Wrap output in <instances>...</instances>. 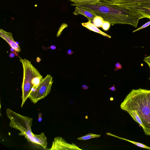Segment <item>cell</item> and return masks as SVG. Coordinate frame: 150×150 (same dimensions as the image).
Wrapping results in <instances>:
<instances>
[{
  "label": "cell",
  "instance_id": "d6986e66",
  "mask_svg": "<svg viewBox=\"0 0 150 150\" xmlns=\"http://www.w3.org/2000/svg\"><path fill=\"white\" fill-rule=\"evenodd\" d=\"M110 23L109 22L104 21L102 26V28L105 30H108L110 26Z\"/></svg>",
  "mask_w": 150,
  "mask_h": 150
},
{
  "label": "cell",
  "instance_id": "8992f818",
  "mask_svg": "<svg viewBox=\"0 0 150 150\" xmlns=\"http://www.w3.org/2000/svg\"><path fill=\"white\" fill-rule=\"evenodd\" d=\"M120 6L132 10L135 13L141 15L143 18L150 19V3H135Z\"/></svg>",
  "mask_w": 150,
  "mask_h": 150
},
{
  "label": "cell",
  "instance_id": "ffe728a7",
  "mask_svg": "<svg viewBox=\"0 0 150 150\" xmlns=\"http://www.w3.org/2000/svg\"><path fill=\"white\" fill-rule=\"evenodd\" d=\"M150 25V21H148V22L145 23V24H144L142 26L139 28L133 31L132 32L134 33L137 31L141 29H142L143 28H145L147 27V26H149Z\"/></svg>",
  "mask_w": 150,
  "mask_h": 150
},
{
  "label": "cell",
  "instance_id": "484cf974",
  "mask_svg": "<svg viewBox=\"0 0 150 150\" xmlns=\"http://www.w3.org/2000/svg\"><path fill=\"white\" fill-rule=\"evenodd\" d=\"M81 88L84 90H86L88 88V86L86 85L82 84L81 85Z\"/></svg>",
  "mask_w": 150,
  "mask_h": 150
},
{
  "label": "cell",
  "instance_id": "4dcf8cb0",
  "mask_svg": "<svg viewBox=\"0 0 150 150\" xmlns=\"http://www.w3.org/2000/svg\"><path fill=\"white\" fill-rule=\"evenodd\" d=\"M16 42L18 45L19 43L18 42L16 41Z\"/></svg>",
  "mask_w": 150,
  "mask_h": 150
},
{
  "label": "cell",
  "instance_id": "2e32d148",
  "mask_svg": "<svg viewBox=\"0 0 150 150\" xmlns=\"http://www.w3.org/2000/svg\"><path fill=\"white\" fill-rule=\"evenodd\" d=\"M117 137L120 138V139H124L126 141H127L131 143H132L134 144L135 145H136L137 146L139 147L140 148H143L150 150V147L149 146H148L145 144H142V143H139V142H135L132 141H131V140H128V139H125V138H120V137Z\"/></svg>",
  "mask_w": 150,
  "mask_h": 150
},
{
  "label": "cell",
  "instance_id": "7402d4cb",
  "mask_svg": "<svg viewBox=\"0 0 150 150\" xmlns=\"http://www.w3.org/2000/svg\"><path fill=\"white\" fill-rule=\"evenodd\" d=\"M144 60L148 64L150 69V55L148 57H144Z\"/></svg>",
  "mask_w": 150,
  "mask_h": 150
},
{
  "label": "cell",
  "instance_id": "f546056e",
  "mask_svg": "<svg viewBox=\"0 0 150 150\" xmlns=\"http://www.w3.org/2000/svg\"><path fill=\"white\" fill-rule=\"evenodd\" d=\"M41 61V59L39 57H38L36 59V61L38 62H39Z\"/></svg>",
  "mask_w": 150,
  "mask_h": 150
},
{
  "label": "cell",
  "instance_id": "ba28073f",
  "mask_svg": "<svg viewBox=\"0 0 150 150\" xmlns=\"http://www.w3.org/2000/svg\"><path fill=\"white\" fill-rule=\"evenodd\" d=\"M71 5L76 6L75 11L73 13L76 15L81 14L86 17L88 21L91 22L97 15L93 11L85 7L81 6L79 5L71 4Z\"/></svg>",
  "mask_w": 150,
  "mask_h": 150
},
{
  "label": "cell",
  "instance_id": "603a6c76",
  "mask_svg": "<svg viewBox=\"0 0 150 150\" xmlns=\"http://www.w3.org/2000/svg\"><path fill=\"white\" fill-rule=\"evenodd\" d=\"M42 120V113L40 112L38 114V120L39 122H41Z\"/></svg>",
  "mask_w": 150,
  "mask_h": 150
},
{
  "label": "cell",
  "instance_id": "1f68e13d",
  "mask_svg": "<svg viewBox=\"0 0 150 150\" xmlns=\"http://www.w3.org/2000/svg\"><path fill=\"white\" fill-rule=\"evenodd\" d=\"M149 80H150V77L149 78Z\"/></svg>",
  "mask_w": 150,
  "mask_h": 150
},
{
  "label": "cell",
  "instance_id": "f1b7e54d",
  "mask_svg": "<svg viewBox=\"0 0 150 150\" xmlns=\"http://www.w3.org/2000/svg\"><path fill=\"white\" fill-rule=\"evenodd\" d=\"M50 48L52 50H54L56 49V47L54 45H52L50 46Z\"/></svg>",
  "mask_w": 150,
  "mask_h": 150
},
{
  "label": "cell",
  "instance_id": "9c48e42d",
  "mask_svg": "<svg viewBox=\"0 0 150 150\" xmlns=\"http://www.w3.org/2000/svg\"><path fill=\"white\" fill-rule=\"evenodd\" d=\"M0 36L5 40L11 47L14 49L18 53L21 51L20 46L18 45L13 40L12 34L1 29L0 30Z\"/></svg>",
  "mask_w": 150,
  "mask_h": 150
},
{
  "label": "cell",
  "instance_id": "30bf717a",
  "mask_svg": "<svg viewBox=\"0 0 150 150\" xmlns=\"http://www.w3.org/2000/svg\"><path fill=\"white\" fill-rule=\"evenodd\" d=\"M25 138L28 142L39 145L44 149H45L47 147V138L43 132L39 134H34V136L32 137H26Z\"/></svg>",
  "mask_w": 150,
  "mask_h": 150
},
{
  "label": "cell",
  "instance_id": "52a82bcc",
  "mask_svg": "<svg viewBox=\"0 0 150 150\" xmlns=\"http://www.w3.org/2000/svg\"><path fill=\"white\" fill-rule=\"evenodd\" d=\"M49 150H82L75 144L67 143L62 137H57L54 138Z\"/></svg>",
  "mask_w": 150,
  "mask_h": 150
},
{
  "label": "cell",
  "instance_id": "7c38bea8",
  "mask_svg": "<svg viewBox=\"0 0 150 150\" xmlns=\"http://www.w3.org/2000/svg\"><path fill=\"white\" fill-rule=\"evenodd\" d=\"M81 25L83 26L86 28L91 30L100 33L110 38L111 37L110 36L102 32L93 23H92L90 21H88L87 22L82 23Z\"/></svg>",
  "mask_w": 150,
  "mask_h": 150
},
{
  "label": "cell",
  "instance_id": "5b68a950",
  "mask_svg": "<svg viewBox=\"0 0 150 150\" xmlns=\"http://www.w3.org/2000/svg\"><path fill=\"white\" fill-rule=\"evenodd\" d=\"M53 82L52 77L47 75L38 86L31 92L28 98L34 104L43 99L50 93Z\"/></svg>",
  "mask_w": 150,
  "mask_h": 150
},
{
  "label": "cell",
  "instance_id": "6da1fadb",
  "mask_svg": "<svg viewBox=\"0 0 150 150\" xmlns=\"http://www.w3.org/2000/svg\"><path fill=\"white\" fill-rule=\"evenodd\" d=\"M74 5L88 8L94 11L97 16L102 17L104 21L112 25L115 24H127L135 28L142 16L135 13L132 9L114 4L100 2L93 4Z\"/></svg>",
  "mask_w": 150,
  "mask_h": 150
},
{
  "label": "cell",
  "instance_id": "44dd1931",
  "mask_svg": "<svg viewBox=\"0 0 150 150\" xmlns=\"http://www.w3.org/2000/svg\"><path fill=\"white\" fill-rule=\"evenodd\" d=\"M115 68L114 71H117L119 69H121L122 68L121 64L119 62H117L115 64Z\"/></svg>",
  "mask_w": 150,
  "mask_h": 150
},
{
  "label": "cell",
  "instance_id": "cb8c5ba5",
  "mask_svg": "<svg viewBox=\"0 0 150 150\" xmlns=\"http://www.w3.org/2000/svg\"><path fill=\"white\" fill-rule=\"evenodd\" d=\"M11 52H13L15 54V55L17 57H19L18 54L17 53V52L13 48H11L10 49Z\"/></svg>",
  "mask_w": 150,
  "mask_h": 150
},
{
  "label": "cell",
  "instance_id": "4316f807",
  "mask_svg": "<svg viewBox=\"0 0 150 150\" xmlns=\"http://www.w3.org/2000/svg\"><path fill=\"white\" fill-rule=\"evenodd\" d=\"M74 52L70 49L68 50L67 51V53L69 55L72 54Z\"/></svg>",
  "mask_w": 150,
  "mask_h": 150
},
{
  "label": "cell",
  "instance_id": "8fae6325",
  "mask_svg": "<svg viewBox=\"0 0 150 150\" xmlns=\"http://www.w3.org/2000/svg\"><path fill=\"white\" fill-rule=\"evenodd\" d=\"M100 2L121 6L135 3H150V0H100Z\"/></svg>",
  "mask_w": 150,
  "mask_h": 150
},
{
  "label": "cell",
  "instance_id": "d4e9b609",
  "mask_svg": "<svg viewBox=\"0 0 150 150\" xmlns=\"http://www.w3.org/2000/svg\"><path fill=\"white\" fill-rule=\"evenodd\" d=\"M109 89L113 92L115 91L116 90V89L114 85H113L112 86L109 88Z\"/></svg>",
  "mask_w": 150,
  "mask_h": 150
},
{
  "label": "cell",
  "instance_id": "9a60e30c",
  "mask_svg": "<svg viewBox=\"0 0 150 150\" xmlns=\"http://www.w3.org/2000/svg\"><path fill=\"white\" fill-rule=\"evenodd\" d=\"M104 21L103 18L99 16L95 17L93 21V24L97 27H102Z\"/></svg>",
  "mask_w": 150,
  "mask_h": 150
},
{
  "label": "cell",
  "instance_id": "83f0119b",
  "mask_svg": "<svg viewBox=\"0 0 150 150\" xmlns=\"http://www.w3.org/2000/svg\"><path fill=\"white\" fill-rule=\"evenodd\" d=\"M15 55V54H14V53H13L12 52H11L9 54V57H10L11 58H12L14 57Z\"/></svg>",
  "mask_w": 150,
  "mask_h": 150
},
{
  "label": "cell",
  "instance_id": "e0dca14e",
  "mask_svg": "<svg viewBox=\"0 0 150 150\" xmlns=\"http://www.w3.org/2000/svg\"><path fill=\"white\" fill-rule=\"evenodd\" d=\"M101 136L100 135L95 134L91 133L87 134L86 135L77 138L79 140H86L91 138L98 137Z\"/></svg>",
  "mask_w": 150,
  "mask_h": 150
},
{
  "label": "cell",
  "instance_id": "277c9868",
  "mask_svg": "<svg viewBox=\"0 0 150 150\" xmlns=\"http://www.w3.org/2000/svg\"><path fill=\"white\" fill-rule=\"evenodd\" d=\"M8 117L10 120V127L20 131L18 135L32 137L34 134L31 130L33 119L29 117L22 115L9 108L6 110Z\"/></svg>",
  "mask_w": 150,
  "mask_h": 150
},
{
  "label": "cell",
  "instance_id": "5bb4252c",
  "mask_svg": "<svg viewBox=\"0 0 150 150\" xmlns=\"http://www.w3.org/2000/svg\"><path fill=\"white\" fill-rule=\"evenodd\" d=\"M76 5L91 4L100 2V0H69Z\"/></svg>",
  "mask_w": 150,
  "mask_h": 150
},
{
  "label": "cell",
  "instance_id": "3957f363",
  "mask_svg": "<svg viewBox=\"0 0 150 150\" xmlns=\"http://www.w3.org/2000/svg\"><path fill=\"white\" fill-rule=\"evenodd\" d=\"M23 68V80L22 86V107L31 92L35 90L43 79L39 71L33 65L31 62L19 57Z\"/></svg>",
  "mask_w": 150,
  "mask_h": 150
},
{
  "label": "cell",
  "instance_id": "ac0fdd59",
  "mask_svg": "<svg viewBox=\"0 0 150 150\" xmlns=\"http://www.w3.org/2000/svg\"><path fill=\"white\" fill-rule=\"evenodd\" d=\"M68 26V25L65 23H63L60 27L57 33V36L58 37L60 35L62 31L66 28Z\"/></svg>",
  "mask_w": 150,
  "mask_h": 150
},
{
  "label": "cell",
  "instance_id": "7a4b0ae2",
  "mask_svg": "<svg viewBox=\"0 0 150 150\" xmlns=\"http://www.w3.org/2000/svg\"><path fill=\"white\" fill-rule=\"evenodd\" d=\"M120 107L126 111L136 110L145 127V134L150 135V90L141 88L132 89Z\"/></svg>",
  "mask_w": 150,
  "mask_h": 150
},
{
  "label": "cell",
  "instance_id": "4fadbf2b",
  "mask_svg": "<svg viewBox=\"0 0 150 150\" xmlns=\"http://www.w3.org/2000/svg\"><path fill=\"white\" fill-rule=\"evenodd\" d=\"M126 112L132 117L134 120L142 128L144 133L146 132L145 127L139 117L137 111L136 110H128Z\"/></svg>",
  "mask_w": 150,
  "mask_h": 150
}]
</instances>
